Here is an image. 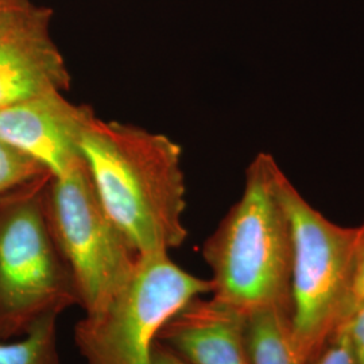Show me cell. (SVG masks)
I'll return each mask as SVG.
<instances>
[{
	"label": "cell",
	"instance_id": "obj_1",
	"mask_svg": "<svg viewBox=\"0 0 364 364\" xmlns=\"http://www.w3.org/2000/svg\"><path fill=\"white\" fill-rule=\"evenodd\" d=\"M80 153L108 216L138 254L181 246L188 231L180 144L93 115Z\"/></svg>",
	"mask_w": 364,
	"mask_h": 364
},
{
	"label": "cell",
	"instance_id": "obj_2",
	"mask_svg": "<svg viewBox=\"0 0 364 364\" xmlns=\"http://www.w3.org/2000/svg\"><path fill=\"white\" fill-rule=\"evenodd\" d=\"M279 166L260 153L246 170L240 200L203 247L212 272V297L239 312H293V235L277 189Z\"/></svg>",
	"mask_w": 364,
	"mask_h": 364
},
{
	"label": "cell",
	"instance_id": "obj_3",
	"mask_svg": "<svg viewBox=\"0 0 364 364\" xmlns=\"http://www.w3.org/2000/svg\"><path fill=\"white\" fill-rule=\"evenodd\" d=\"M45 177L0 198V340L22 338L80 305L45 208Z\"/></svg>",
	"mask_w": 364,
	"mask_h": 364
},
{
	"label": "cell",
	"instance_id": "obj_4",
	"mask_svg": "<svg viewBox=\"0 0 364 364\" xmlns=\"http://www.w3.org/2000/svg\"><path fill=\"white\" fill-rule=\"evenodd\" d=\"M277 189L293 235V329L305 363L344 323L351 289L358 227H341L313 208L284 171Z\"/></svg>",
	"mask_w": 364,
	"mask_h": 364
},
{
	"label": "cell",
	"instance_id": "obj_5",
	"mask_svg": "<svg viewBox=\"0 0 364 364\" xmlns=\"http://www.w3.org/2000/svg\"><path fill=\"white\" fill-rule=\"evenodd\" d=\"M212 281L185 272L168 251L139 254L129 281L100 312L85 314L75 341L87 364H151L161 328Z\"/></svg>",
	"mask_w": 364,
	"mask_h": 364
},
{
	"label": "cell",
	"instance_id": "obj_6",
	"mask_svg": "<svg viewBox=\"0 0 364 364\" xmlns=\"http://www.w3.org/2000/svg\"><path fill=\"white\" fill-rule=\"evenodd\" d=\"M53 236L73 277L85 314L100 312L135 269L139 254L108 216L81 161L45 189Z\"/></svg>",
	"mask_w": 364,
	"mask_h": 364
},
{
	"label": "cell",
	"instance_id": "obj_7",
	"mask_svg": "<svg viewBox=\"0 0 364 364\" xmlns=\"http://www.w3.org/2000/svg\"><path fill=\"white\" fill-rule=\"evenodd\" d=\"M93 115L91 107L70 103L64 92H49L0 108V139L60 177L82 161L81 134Z\"/></svg>",
	"mask_w": 364,
	"mask_h": 364
},
{
	"label": "cell",
	"instance_id": "obj_8",
	"mask_svg": "<svg viewBox=\"0 0 364 364\" xmlns=\"http://www.w3.org/2000/svg\"><path fill=\"white\" fill-rule=\"evenodd\" d=\"M50 19L52 11L43 7L0 28V108L70 88L64 57L49 33Z\"/></svg>",
	"mask_w": 364,
	"mask_h": 364
},
{
	"label": "cell",
	"instance_id": "obj_9",
	"mask_svg": "<svg viewBox=\"0 0 364 364\" xmlns=\"http://www.w3.org/2000/svg\"><path fill=\"white\" fill-rule=\"evenodd\" d=\"M156 340L186 364H250L247 314L213 297L188 302Z\"/></svg>",
	"mask_w": 364,
	"mask_h": 364
},
{
	"label": "cell",
	"instance_id": "obj_10",
	"mask_svg": "<svg viewBox=\"0 0 364 364\" xmlns=\"http://www.w3.org/2000/svg\"><path fill=\"white\" fill-rule=\"evenodd\" d=\"M250 364H306L294 338L293 312L264 308L247 314Z\"/></svg>",
	"mask_w": 364,
	"mask_h": 364
},
{
	"label": "cell",
	"instance_id": "obj_11",
	"mask_svg": "<svg viewBox=\"0 0 364 364\" xmlns=\"http://www.w3.org/2000/svg\"><path fill=\"white\" fill-rule=\"evenodd\" d=\"M57 318H45L16 340H0V364H61Z\"/></svg>",
	"mask_w": 364,
	"mask_h": 364
},
{
	"label": "cell",
	"instance_id": "obj_12",
	"mask_svg": "<svg viewBox=\"0 0 364 364\" xmlns=\"http://www.w3.org/2000/svg\"><path fill=\"white\" fill-rule=\"evenodd\" d=\"M45 177L52 176L38 162L0 139V198Z\"/></svg>",
	"mask_w": 364,
	"mask_h": 364
},
{
	"label": "cell",
	"instance_id": "obj_13",
	"mask_svg": "<svg viewBox=\"0 0 364 364\" xmlns=\"http://www.w3.org/2000/svg\"><path fill=\"white\" fill-rule=\"evenodd\" d=\"M308 364H356L346 326H340L335 329Z\"/></svg>",
	"mask_w": 364,
	"mask_h": 364
},
{
	"label": "cell",
	"instance_id": "obj_14",
	"mask_svg": "<svg viewBox=\"0 0 364 364\" xmlns=\"http://www.w3.org/2000/svg\"><path fill=\"white\" fill-rule=\"evenodd\" d=\"M362 305H364V224L358 227L351 289H350V297H348L344 323L351 317L352 313L359 309Z\"/></svg>",
	"mask_w": 364,
	"mask_h": 364
},
{
	"label": "cell",
	"instance_id": "obj_15",
	"mask_svg": "<svg viewBox=\"0 0 364 364\" xmlns=\"http://www.w3.org/2000/svg\"><path fill=\"white\" fill-rule=\"evenodd\" d=\"M42 9L30 0H0V28L26 21Z\"/></svg>",
	"mask_w": 364,
	"mask_h": 364
},
{
	"label": "cell",
	"instance_id": "obj_16",
	"mask_svg": "<svg viewBox=\"0 0 364 364\" xmlns=\"http://www.w3.org/2000/svg\"><path fill=\"white\" fill-rule=\"evenodd\" d=\"M341 326H346L356 364H364V305L352 313L351 317Z\"/></svg>",
	"mask_w": 364,
	"mask_h": 364
},
{
	"label": "cell",
	"instance_id": "obj_17",
	"mask_svg": "<svg viewBox=\"0 0 364 364\" xmlns=\"http://www.w3.org/2000/svg\"><path fill=\"white\" fill-rule=\"evenodd\" d=\"M151 364H186L174 352L156 340L153 348Z\"/></svg>",
	"mask_w": 364,
	"mask_h": 364
}]
</instances>
